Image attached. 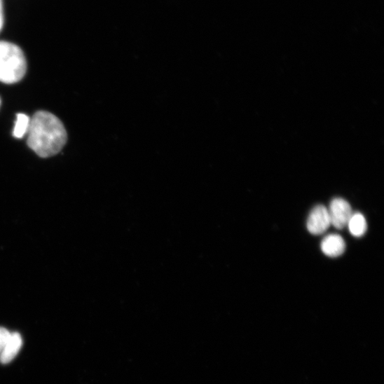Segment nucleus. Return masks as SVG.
<instances>
[{
	"mask_svg": "<svg viewBox=\"0 0 384 384\" xmlns=\"http://www.w3.org/2000/svg\"><path fill=\"white\" fill-rule=\"evenodd\" d=\"M27 144L39 157L49 158L59 153L67 141L62 121L55 115L39 111L30 120Z\"/></svg>",
	"mask_w": 384,
	"mask_h": 384,
	"instance_id": "1",
	"label": "nucleus"
},
{
	"mask_svg": "<svg viewBox=\"0 0 384 384\" xmlns=\"http://www.w3.org/2000/svg\"><path fill=\"white\" fill-rule=\"evenodd\" d=\"M27 71L24 53L15 43L0 41V81L15 83L21 81Z\"/></svg>",
	"mask_w": 384,
	"mask_h": 384,
	"instance_id": "2",
	"label": "nucleus"
},
{
	"mask_svg": "<svg viewBox=\"0 0 384 384\" xmlns=\"http://www.w3.org/2000/svg\"><path fill=\"white\" fill-rule=\"evenodd\" d=\"M331 225L337 229H343L350 221L353 212L350 205L344 199L335 198L328 210Z\"/></svg>",
	"mask_w": 384,
	"mask_h": 384,
	"instance_id": "3",
	"label": "nucleus"
},
{
	"mask_svg": "<svg viewBox=\"0 0 384 384\" xmlns=\"http://www.w3.org/2000/svg\"><path fill=\"white\" fill-rule=\"evenodd\" d=\"M330 225L328 209L323 205L315 207L310 212L307 221L309 232L316 235H321L327 231Z\"/></svg>",
	"mask_w": 384,
	"mask_h": 384,
	"instance_id": "4",
	"label": "nucleus"
},
{
	"mask_svg": "<svg viewBox=\"0 0 384 384\" xmlns=\"http://www.w3.org/2000/svg\"><path fill=\"white\" fill-rule=\"evenodd\" d=\"M346 249L343 238L338 234H329L325 236L321 243V249L327 256L336 258L343 255Z\"/></svg>",
	"mask_w": 384,
	"mask_h": 384,
	"instance_id": "5",
	"label": "nucleus"
},
{
	"mask_svg": "<svg viewBox=\"0 0 384 384\" xmlns=\"http://www.w3.org/2000/svg\"><path fill=\"white\" fill-rule=\"evenodd\" d=\"M22 346L21 335L18 332L11 333V337L4 350L0 353V362L4 364L11 362L19 353Z\"/></svg>",
	"mask_w": 384,
	"mask_h": 384,
	"instance_id": "6",
	"label": "nucleus"
},
{
	"mask_svg": "<svg viewBox=\"0 0 384 384\" xmlns=\"http://www.w3.org/2000/svg\"><path fill=\"white\" fill-rule=\"evenodd\" d=\"M351 234L356 237L362 236L367 230V224L364 217L360 213L352 214L348 224Z\"/></svg>",
	"mask_w": 384,
	"mask_h": 384,
	"instance_id": "7",
	"label": "nucleus"
},
{
	"mask_svg": "<svg viewBox=\"0 0 384 384\" xmlns=\"http://www.w3.org/2000/svg\"><path fill=\"white\" fill-rule=\"evenodd\" d=\"M30 118L25 114H19L13 130V135L18 139L22 138L27 132L30 125Z\"/></svg>",
	"mask_w": 384,
	"mask_h": 384,
	"instance_id": "8",
	"label": "nucleus"
},
{
	"mask_svg": "<svg viewBox=\"0 0 384 384\" xmlns=\"http://www.w3.org/2000/svg\"><path fill=\"white\" fill-rule=\"evenodd\" d=\"M11 333L4 327H0V353L2 352L6 345Z\"/></svg>",
	"mask_w": 384,
	"mask_h": 384,
	"instance_id": "9",
	"label": "nucleus"
},
{
	"mask_svg": "<svg viewBox=\"0 0 384 384\" xmlns=\"http://www.w3.org/2000/svg\"><path fill=\"white\" fill-rule=\"evenodd\" d=\"M4 25V17L3 12L0 11V32H1V30L3 29Z\"/></svg>",
	"mask_w": 384,
	"mask_h": 384,
	"instance_id": "10",
	"label": "nucleus"
},
{
	"mask_svg": "<svg viewBox=\"0 0 384 384\" xmlns=\"http://www.w3.org/2000/svg\"><path fill=\"white\" fill-rule=\"evenodd\" d=\"M3 9V0H0V11Z\"/></svg>",
	"mask_w": 384,
	"mask_h": 384,
	"instance_id": "11",
	"label": "nucleus"
}]
</instances>
